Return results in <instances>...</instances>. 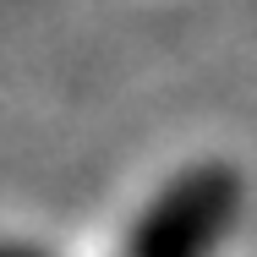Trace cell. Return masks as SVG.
Wrapping results in <instances>:
<instances>
[{"instance_id": "1", "label": "cell", "mask_w": 257, "mask_h": 257, "mask_svg": "<svg viewBox=\"0 0 257 257\" xmlns=\"http://www.w3.org/2000/svg\"><path fill=\"white\" fill-rule=\"evenodd\" d=\"M241 213V175L219 159L181 170L132 224L120 257H213Z\"/></svg>"}, {"instance_id": "2", "label": "cell", "mask_w": 257, "mask_h": 257, "mask_svg": "<svg viewBox=\"0 0 257 257\" xmlns=\"http://www.w3.org/2000/svg\"><path fill=\"white\" fill-rule=\"evenodd\" d=\"M0 257H55V252L33 246V241H0Z\"/></svg>"}]
</instances>
